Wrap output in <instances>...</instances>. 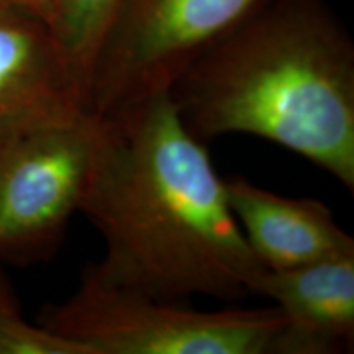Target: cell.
Instances as JSON below:
<instances>
[{
    "mask_svg": "<svg viewBox=\"0 0 354 354\" xmlns=\"http://www.w3.org/2000/svg\"><path fill=\"white\" fill-rule=\"evenodd\" d=\"M97 140L99 118L84 113L0 149V264L55 253L81 210Z\"/></svg>",
    "mask_w": 354,
    "mask_h": 354,
    "instance_id": "cell-5",
    "label": "cell"
},
{
    "mask_svg": "<svg viewBox=\"0 0 354 354\" xmlns=\"http://www.w3.org/2000/svg\"><path fill=\"white\" fill-rule=\"evenodd\" d=\"M0 6L20 8V10L38 17V19L43 20L48 26L51 25L53 8H55L53 0H0Z\"/></svg>",
    "mask_w": 354,
    "mask_h": 354,
    "instance_id": "cell-11",
    "label": "cell"
},
{
    "mask_svg": "<svg viewBox=\"0 0 354 354\" xmlns=\"http://www.w3.org/2000/svg\"><path fill=\"white\" fill-rule=\"evenodd\" d=\"M118 0H53L50 30L86 95L88 74ZM87 107V105H86Z\"/></svg>",
    "mask_w": 354,
    "mask_h": 354,
    "instance_id": "cell-9",
    "label": "cell"
},
{
    "mask_svg": "<svg viewBox=\"0 0 354 354\" xmlns=\"http://www.w3.org/2000/svg\"><path fill=\"white\" fill-rule=\"evenodd\" d=\"M19 315H21V312L15 294L8 284L7 277L0 271V328Z\"/></svg>",
    "mask_w": 354,
    "mask_h": 354,
    "instance_id": "cell-10",
    "label": "cell"
},
{
    "mask_svg": "<svg viewBox=\"0 0 354 354\" xmlns=\"http://www.w3.org/2000/svg\"><path fill=\"white\" fill-rule=\"evenodd\" d=\"M38 323L91 354H271L284 318L276 307L185 308L105 284L84 269L76 292L44 307Z\"/></svg>",
    "mask_w": 354,
    "mask_h": 354,
    "instance_id": "cell-3",
    "label": "cell"
},
{
    "mask_svg": "<svg viewBox=\"0 0 354 354\" xmlns=\"http://www.w3.org/2000/svg\"><path fill=\"white\" fill-rule=\"evenodd\" d=\"M272 0H118L86 88L87 112L104 117L169 92L203 53Z\"/></svg>",
    "mask_w": 354,
    "mask_h": 354,
    "instance_id": "cell-4",
    "label": "cell"
},
{
    "mask_svg": "<svg viewBox=\"0 0 354 354\" xmlns=\"http://www.w3.org/2000/svg\"><path fill=\"white\" fill-rule=\"evenodd\" d=\"M233 216L266 269H290L354 253V240L315 198L274 194L245 177L225 179Z\"/></svg>",
    "mask_w": 354,
    "mask_h": 354,
    "instance_id": "cell-8",
    "label": "cell"
},
{
    "mask_svg": "<svg viewBox=\"0 0 354 354\" xmlns=\"http://www.w3.org/2000/svg\"><path fill=\"white\" fill-rule=\"evenodd\" d=\"M251 294L284 323L271 354H339L354 346V253L290 269H263Z\"/></svg>",
    "mask_w": 354,
    "mask_h": 354,
    "instance_id": "cell-7",
    "label": "cell"
},
{
    "mask_svg": "<svg viewBox=\"0 0 354 354\" xmlns=\"http://www.w3.org/2000/svg\"><path fill=\"white\" fill-rule=\"evenodd\" d=\"M97 118L95 158L79 212L100 232L105 254L87 271L169 302L253 295L264 266L233 216L225 179L171 92Z\"/></svg>",
    "mask_w": 354,
    "mask_h": 354,
    "instance_id": "cell-1",
    "label": "cell"
},
{
    "mask_svg": "<svg viewBox=\"0 0 354 354\" xmlns=\"http://www.w3.org/2000/svg\"><path fill=\"white\" fill-rule=\"evenodd\" d=\"M169 92L203 143L263 138L354 190V43L325 0H272Z\"/></svg>",
    "mask_w": 354,
    "mask_h": 354,
    "instance_id": "cell-2",
    "label": "cell"
},
{
    "mask_svg": "<svg viewBox=\"0 0 354 354\" xmlns=\"http://www.w3.org/2000/svg\"><path fill=\"white\" fill-rule=\"evenodd\" d=\"M87 112L86 95L50 26L0 6V149Z\"/></svg>",
    "mask_w": 354,
    "mask_h": 354,
    "instance_id": "cell-6",
    "label": "cell"
}]
</instances>
